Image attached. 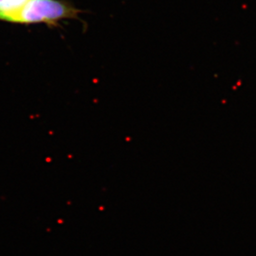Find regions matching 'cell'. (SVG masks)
Segmentation results:
<instances>
[{
    "label": "cell",
    "mask_w": 256,
    "mask_h": 256,
    "mask_svg": "<svg viewBox=\"0 0 256 256\" xmlns=\"http://www.w3.org/2000/svg\"><path fill=\"white\" fill-rule=\"evenodd\" d=\"M82 12L68 0H28L8 22L24 25L44 24L56 28L64 20H78Z\"/></svg>",
    "instance_id": "obj_1"
},
{
    "label": "cell",
    "mask_w": 256,
    "mask_h": 256,
    "mask_svg": "<svg viewBox=\"0 0 256 256\" xmlns=\"http://www.w3.org/2000/svg\"><path fill=\"white\" fill-rule=\"evenodd\" d=\"M28 0H0V21L7 22Z\"/></svg>",
    "instance_id": "obj_2"
}]
</instances>
